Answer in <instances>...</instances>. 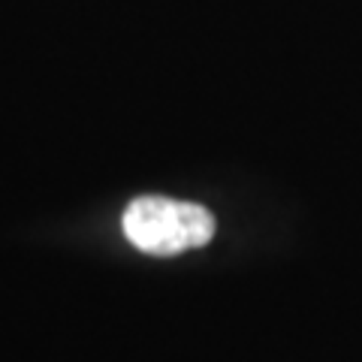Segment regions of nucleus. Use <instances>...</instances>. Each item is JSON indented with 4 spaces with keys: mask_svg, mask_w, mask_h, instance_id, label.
<instances>
[{
    "mask_svg": "<svg viewBox=\"0 0 362 362\" xmlns=\"http://www.w3.org/2000/svg\"><path fill=\"white\" fill-rule=\"evenodd\" d=\"M214 214L197 202L139 197L124 211V235L133 247L154 257H175L214 239Z\"/></svg>",
    "mask_w": 362,
    "mask_h": 362,
    "instance_id": "obj_1",
    "label": "nucleus"
}]
</instances>
